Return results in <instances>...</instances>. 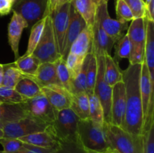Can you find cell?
Wrapping results in <instances>:
<instances>
[{"label": "cell", "mask_w": 154, "mask_h": 153, "mask_svg": "<svg viewBox=\"0 0 154 153\" xmlns=\"http://www.w3.org/2000/svg\"><path fill=\"white\" fill-rule=\"evenodd\" d=\"M141 70V64H129L123 71V81L126 89V114L122 128L138 135H142L144 124L140 93Z\"/></svg>", "instance_id": "obj_1"}, {"label": "cell", "mask_w": 154, "mask_h": 153, "mask_svg": "<svg viewBox=\"0 0 154 153\" xmlns=\"http://www.w3.org/2000/svg\"><path fill=\"white\" fill-rule=\"evenodd\" d=\"M103 128L111 148L120 153H143L142 135L134 134L109 123H104Z\"/></svg>", "instance_id": "obj_2"}, {"label": "cell", "mask_w": 154, "mask_h": 153, "mask_svg": "<svg viewBox=\"0 0 154 153\" xmlns=\"http://www.w3.org/2000/svg\"><path fill=\"white\" fill-rule=\"evenodd\" d=\"M78 136L87 152H107L111 148L103 126L96 124L90 118L79 120Z\"/></svg>", "instance_id": "obj_3"}, {"label": "cell", "mask_w": 154, "mask_h": 153, "mask_svg": "<svg viewBox=\"0 0 154 153\" xmlns=\"http://www.w3.org/2000/svg\"><path fill=\"white\" fill-rule=\"evenodd\" d=\"M80 118L70 109L58 111L57 118L50 124L51 130L58 140H79L78 124Z\"/></svg>", "instance_id": "obj_4"}, {"label": "cell", "mask_w": 154, "mask_h": 153, "mask_svg": "<svg viewBox=\"0 0 154 153\" xmlns=\"http://www.w3.org/2000/svg\"><path fill=\"white\" fill-rule=\"evenodd\" d=\"M97 61V75L94 87V94L99 98L104 112L105 123L111 124V106L112 87L105 80V53L94 54Z\"/></svg>", "instance_id": "obj_5"}, {"label": "cell", "mask_w": 154, "mask_h": 153, "mask_svg": "<svg viewBox=\"0 0 154 153\" xmlns=\"http://www.w3.org/2000/svg\"><path fill=\"white\" fill-rule=\"evenodd\" d=\"M32 54L38 58L41 63L54 62L62 57L57 50L50 15L46 16L42 38Z\"/></svg>", "instance_id": "obj_6"}, {"label": "cell", "mask_w": 154, "mask_h": 153, "mask_svg": "<svg viewBox=\"0 0 154 153\" xmlns=\"http://www.w3.org/2000/svg\"><path fill=\"white\" fill-rule=\"evenodd\" d=\"M19 104L27 115L48 124H53L57 118L58 110L49 103L42 94L32 98L26 99L25 101Z\"/></svg>", "instance_id": "obj_7"}, {"label": "cell", "mask_w": 154, "mask_h": 153, "mask_svg": "<svg viewBox=\"0 0 154 153\" xmlns=\"http://www.w3.org/2000/svg\"><path fill=\"white\" fill-rule=\"evenodd\" d=\"M50 124L27 115L24 118L5 124L2 129L4 137L19 139L20 137L45 130Z\"/></svg>", "instance_id": "obj_8"}, {"label": "cell", "mask_w": 154, "mask_h": 153, "mask_svg": "<svg viewBox=\"0 0 154 153\" xmlns=\"http://www.w3.org/2000/svg\"><path fill=\"white\" fill-rule=\"evenodd\" d=\"M48 0H16L12 10L20 15L31 28L38 21L43 19L46 13Z\"/></svg>", "instance_id": "obj_9"}, {"label": "cell", "mask_w": 154, "mask_h": 153, "mask_svg": "<svg viewBox=\"0 0 154 153\" xmlns=\"http://www.w3.org/2000/svg\"><path fill=\"white\" fill-rule=\"evenodd\" d=\"M71 2L63 3L58 8L50 14L57 50L62 56L65 38L67 32L70 14Z\"/></svg>", "instance_id": "obj_10"}, {"label": "cell", "mask_w": 154, "mask_h": 153, "mask_svg": "<svg viewBox=\"0 0 154 153\" xmlns=\"http://www.w3.org/2000/svg\"><path fill=\"white\" fill-rule=\"evenodd\" d=\"M95 17L99 20L102 28L113 39L114 42L120 40L127 31V22H122L119 20L112 19L108 10V3H103L96 7Z\"/></svg>", "instance_id": "obj_11"}, {"label": "cell", "mask_w": 154, "mask_h": 153, "mask_svg": "<svg viewBox=\"0 0 154 153\" xmlns=\"http://www.w3.org/2000/svg\"><path fill=\"white\" fill-rule=\"evenodd\" d=\"M126 114V89L123 81L112 87L111 106V124L121 127Z\"/></svg>", "instance_id": "obj_12"}, {"label": "cell", "mask_w": 154, "mask_h": 153, "mask_svg": "<svg viewBox=\"0 0 154 153\" xmlns=\"http://www.w3.org/2000/svg\"><path fill=\"white\" fill-rule=\"evenodd\" d=\"M87 27L85 21L82 16L76 11L73 6L71 4L70 14H69V22L65 38L63 50L62 52V58L66 60L68 54L70 52L71 46L78 34Z\"/></svg>", "instance_id": "obj_13"}, {"label": "cell", "mask_w": 154, "mask_h": 153, "mask_svg": "<svg viewBox=\"0 0 154 153\" xmlns=\"http://www.w3.org/2000/svg\"><path fill=\"white\" fill-rule=\"evenodd\" d=\"M28 28L26 21L16 12L13 11L11 21L8 25V39L11 49L14 54L15 58H19V45L23 32Z\"/></svg>", "instance_id": "obj_14"}, {"label": "cell", "mask_w": 154, "mask_h": 153, "mask_svg": "<svg viewBox=\"0 0 154 153\" xmlns=\"http://www.w3.org/2000/svg\"><path fill=\"white\" fill-rule=\"evenodd\" d=\"M42 94L57 110L67 109L70 106L71 93L60 86H48L41 88Z\"/></svg>", "instance_id": "obj_15"}, {"label": "cell", "mask_w": 154, "mask_h": 153, "mask_svg": "<svg viewBox=\"0 0 154 153\" xmlns=\"http://www.w3.org/2000/svg\"><path fill=\"white\" fill-rule=\"evenodd\" d=\"M93 32V47L92 52L94 54H111L115 42L102 28L100 22L95 17L92 28Z\"/></svg>", "instance_id": "obj_16"}, {"label": "cell", "mask_w": 154, "mask_h": 153, "mask_svg": "<svg viewBox=\"0 0 154 153\" xmlns=\"http://www.w3.org/2000/svg\"><path fill=\"white\" fill-rule=\"evenodd\" d=\"M154 82L150 80V75L149 69L145 62L141 64V76H140V93H141L142 110L144 120L147 116L150 106V100L154 98L153 94Z\"/></svg>", "instance_id": "obj_17"}, {"label": "cell", "mask_w": 154, "mask_h": 153, "mask_svg": "<svg viewBox=\"0 0 154 153\" xmlns=\"http://www.w3.org/2000/svg\"><path fill=\"white\" fill-rule=\"evenodd\" d=\"M24 143L30 144L38 147L50 148H57L59 140L51 130L50 125L43 131L31 134L19 138Z\"/></svg>", "instance_id": "obj_18"}, {"label": "cell", "mask_w": 154, "mask_h": 153, "mask_svg": "<svg viewBox=\"0 0 154 153\" xmlns=\"http://www.w3.org/2000/svg\"><path fill=\"white\" fill-rule=\"evenodd\" d=\"M29 78L33 80L40 88L54 85L62 86L57 77L54 62L41 63L35 74Z\"/></svg>", "instance_id": "obj_19"}, {"label": "cell", "mask_w": 154, "mask_h": 153, "mask_svg": "<svg viewBox=\"0 0 154 153\" xmlns=\"http://www.w3.org/2000/svg\"><path fill=\"white\" fill-rule=\"evenodd\" d=\"M93 47V32L92 28L86 27L78 34L77 38L72 44L70 52L82 58L92 52Z\"/></svg>", "instance_id": "obj_20"}, {"label": "cell", "mask_w": 154, "mask_h": 153, "mask_svg": "<svg viewBox=\"0 0 154 153\" xmlns=\"http://www.w3.org/2000/svg\"><path fill=\"white\" fill-rule=\"evenodd\" d=\"M145 18V17H144ZM145 59L150 75V80L154 82V21L145 18Z\"/></svg>", "instance_id": "obj_21"}, {"label": "cell", "mask_w": 154, "mask_h": 153, "mask_svg": "<svg viewBox=\"0 0 154 153\" xmlns=\"http://www.w3.org/2000/svg\"><path fill=\"white\" fill-rule=\"evenodd\" d=\"M105 80L111 87L123 81V71L111 54L105 53Z\"/></svg>", "instance_id": "obj_22"}, {"label": "cell", "mask_w": 154, "mask_h": 153, "mask_svg": "<svg viewBox=\"0 0 154 153\" xmlns=\"http://www.w3.org/2000/svg\"><path fill=\"white\" fill-rule=\"evenodd\" d=\"M26 116L20 104L2 103L0 104V128L8 123L19 120Z\"/></svg>", "instance_id": "obj_23"}, {"label": "cell", "mask_w": 154, "mask_h": 153, "mask_svg": "<svg viewBox=\"0 0 154 153\" xmlns=\"http://www.w3.org/2000/svg\"><path fill=\"white\" fill-rule=\"evenodd\" d=\"M126 34L132 45L145 46L146 27L145 18H136L131 21Z\"/></svg>", "instance_id": "obj_24"}, {"label": "cell", "mask_w": 154, "mask_h": 153, "mask_svg": "<svg viewBox=\"0 0 154 153\" xmlns=\"http://www.w3.org/2000/svg\"><path fill=\"white\" fill-rule=\"evenodd\" d=\"M69 108L80 119L90 118V102L87 93L71 94Z\"/></svg>", "instance_id": "obj_25"}, {"label": "cell", "mask_w": 154, "mask_h": 153, "mask_svg": "<svg viewBox=\"0 0 154 153\" xmlns=\"http://www.w3.org/2000/svg\"><path fill=\"white\" fill-rule=\"evenodd\" d=\"M71 4L82 16L88 28H93L96 8L92 0H72Z\"/></svg>", "instance_id": "obj_26"}, {"label": "cell", "mask_w": 154, "mask_h": 153, "mask_svg": "<svg viewBox=\"0 0 154 153\" xmlns=\"http://www.w3.org/2000/svg\"><path fill=\"white\" fill-rule=\"evenodd\" d=\"M4 72H3V79L2 86L9 88H13L16 86L17 84L23 78H28V76L20 70L15 66L14 63L11 64H3Z\"/></svg>", "instance_id": "obj_27"}, {"label": "cell", "mask_w": 154, "mask_h": 153, "mask_svg": "<svg viewBox=\"0 0 154 153\" xmlns=\"http://www.w3.org/2000/svg\"><path fill=\"white\" fill-rule=\"evenodd\" d=\"M14 63L20 70L29 77L35 74L41 64V62L33 54L31 55L24 54L23 56L17 58Z\"/></svg>", "instance_id": "obj_28"}, {"label": "cell", "mask_w": 154, "mask_h": 153, "mask_svg": "<svg viewBox=\"0 0 154 153\" xmlns=\"http://www.w3.org/2000/svg\"><path fill=\"white\" fill-rule=\"evenodd\" d=\"M15 90L25 98H32L42 94L41 88L31 78H23L14 87Z\"/></svg>", "instance_id": "obj_29"}, {"label": "cell", "mask_w": 154, "mask_h": 153, "mask_svg": "<svg viewBox=\"0 0 154 153\" xmlns=\"http://www.w3.org/2000/svg\"><path fill=\"white\" fill-rule=\"evenodd\" d=\"M89 58H90V53L84 58L81 71L75 78L72 80L71 94L87 93V70Z\"/></svg>", "instance_id": "obj_30"}, {"label": "cell", "mask_w": 154, "mask_h": 153, "mask_svg": "<svg viewBox=\"0 0 154 153\" xmlns=\"http://www.w3.org/2000/svg\"><path fill=\"white\" fill-rule=\"evenodd\" d=\"M45 20H46V17H44L43 19L38 21L30 28L31 32H30L29 38L28 45H27L26 52L25 53L26 55H31V54L33 53L35 50L38 44L40 41L42 33H43Z\"/></svg>", "instance_id": "obj_31"}, {"label": "cell", "mask_w": 154, "mask_h": 153, "mask_svg": "<svg viewBox=\"0 0 154 153\" xmlns=\"http://www.w3.org/2000/svg\"><path fill=\"white\" fill-rule=\"evenodd\" d=\"M55 67L56 72H57V77L60 84L64 88H66L68 92L71 93V88H72V77L70 76L69 70L66 64V60L62 57L59 58L56 62Z\"/></svg>", "instance_id": "obj_32"}, {"label": "cell", "mask_w": 154, "mask_h": 153, "mask_svg": "<svg viewBox=\"0 0 154 153\" xmlns=\"http://www.w3.org/2000/svg\"><path fill=\"white\" fill-rule=\"evenodd\" d=\"M90 102V118L95 123L104 125V112L102 104L96 94H87Z\"/></svg>", "instance_id": "obj_33"}, {"label": "cell", "mask_w": 154, "mask_h": 153, "mask_svg": "<svg viewBox=\"0 0 154 153\" xmlns=\"http://www.w3.org/2000/svg\"><path fill=\"white\" fill-rule=\"evenodd\" d=\"M97 75V61L93 52L90 53L88 66L87 70V93L93 94Z\"/></svg>", "instance_id": "obj_34"}, {"label": "cell", "mask_w": 154, "mask_h": 153, "mask_svg": "<svg viewBox=\"0 0 154 153\" xmlns=\"http://www.w3.org/2000/svg\"><path fill=\"white\" fill-rule=\"evenodd\" d=\"M114 46L115 48V56L113 58L117 62L118 59H123V58L129 59L132 50V43L126 33L120 40L116 42Z\"/></svg>", "instance_id": "obj_35"}, {"label": "cell", "mask_w": 154, "mask_h": 153, "mask_svg": "<svg viewBox=\"0 0 154 153\" xmlns=\"http://www.w3.org/2000/svg\"><path fill=\"white\" fill-rule=\"evenodd\" d=\"M25 98L20 94L15 88L9 87L0 86V101L2 103L10 104H19L25 101Z\"/></svg>", "instance_id": "obj_36"}, {"label": "cell", "mask_w": 154, "mask_h": 153, "mask_svg": "<svg viewBox=\"0 0 154 153\" xmlns=\"http://www.w3.org/2000/svg\"><path fill=\"white\" fill-rule=\"evenodd\" d=\"M56 153H87L79 140H59Z\"/></svg>", "instance_id": "obj_37"}, {"label": "cell", "mask_w": 154, "mask_h": 153, "mask_svg": "<svg viewBox=\"0 0 154 153\" xmlns=\"http://www.w3.org/2000/svg\"><path fill=\"white\" fill-rule=\"evenodd\" d=\"M84 58L78 56L72 52H69L66 58V64L69 70L72 80L75 78L81 71Z\"/></svg>", "instance_id": "obj_38"}, {"label": "cell", "mask_w": 154, "mask_h": 153, "mask_svg": "<svg viewBox=\"0 0 154 153\" xmlns=\"http://www.w3.org/2000/svg\"><path fill=\"white\" fill-rule=\"evenodd\" d=\"M116 14L117 19L122 22H129L134 20L133 14L124 0H116Z\"/></svg>", "instance_id": "obj_39"}, {"label": "cell", "mask_w": 154, "mask_h": 153, "mask_svg": "<svg viewBox=\"0 0 154 153\" xmlns=\"http://www.w3.org/2000/svg\"><path fill=\"white\" fill-rule=\"evenodd\" d=\"M0 144L5 153H17L23 147L24 142L19 139L10 137H3L0 139Z\"/></svg>", "instance_id": "obj_40"}, {"label": "cell", "mask_w": 154, "mask_h": 153, "mask_svg": "<svg viewBox=\"0 0 154 153\" xmlns=\"http://www.w3.org/2000/svg\"><path fill=\"white\" fill-rule=\"evenodd\" d=\"M129 5L134 19L144 18L147 14V6L144 0H124Z\"/></svg>", "instance_id": "obj_41"}, {"label": "cell", "mask_w": 154, "mask_h": 153, "mask_svg": "<svg viewBox=\"0 0 154 153\" xmlns=\"http://www.w3.org/2000/svg\"><path fill=\"white\" fill-rule=\"evenodd\" d=\"M145 59V46H136L132 45L130 56L129 61V64H142Z\"/></svg>", "instance_id": "obj_42"}, {"label": "cell", "mask_w": 154, "mask_h": 153, "mask_svg": "<svg viewBox=\"0 0 154 153\" xmlns=\"http://www.w3.org/2000/svg\"><path fill=\"white\" fill-rule=\"evenodd\" d=\"M143 153H154V124L143 134Z\"/></svg>", "instance_id": "obj_43"}, {"label": "cell", "mask_w": 154, "mask_h": 153, "mask_svg": "<svg viewBox=\"0 0 154 153\" xmlns=\"http://www.w3.org/2000/svg\"><path fill=\"white\" fill-rule=\"evenodd\" d=\"M57 148H43V147L35 146L30 144L24 143L23 147L17 153H56ZM0 153H5L0 151Z\"/></svg>", "instance_id": "obj_44"}, {"label": "cell", "mask_w": 154, "mask_h": 153, "mask_svg": "<svg viewBox=\"0 0 154 153\" xmlns=\"http://www.w3.org/2000/svg\"><path fill=\"white\" fill-rule=\"evenodd\" d=\"M63 3V0H48V4H47L46 13L45 16H49L50 14L55 11L60 5H61Z\"/></svg>", "instance_id": "obj_45"}, {"label": "cell", "mask_w": 154, "mask_h": 153, "mask_svg": "<svg viewBox=\"0 0 154 153\" xmlns=\"http://www.w3.org/2000/svg\"><path fill=\"white\" fill-rule=\"evenodd\" d=\"M13 4L7 0H0V16L8 15L12 10Z\"/></svg>", "instance_id": "obj_46"}, {"label": "cell", "mask_w": 154, "mask_h": 153, "mask_svg": "<svg viewBox=\"0 0 154 153\" xmlns=\"http://www.w3.org/2000/svg\"><path fill=\"white\" fill-rule=\"evenodd\" d=\"M108 1H109V0H92V2H93V4H95L96 8L97 7V6L100 5V4H103V3H108Z\"/></svg>", "instance_id": "obj_47"}, {"label": "cell", "mask_w": 154, "mask_h": 153, "mask_svg": "<svg viewBox=\"0 0 154 153\" xmlns=\"http://www.w3.org/2000/svg\"><path fill=\"white\" fill-rule=\"evenodd\" d=\"M3 72H4V67H3L2 64H0V86H1L2 83Z\"/></svg>", "instance_id": "obj_48"}, {"label": "cell", "mask_w": 154, "mask_h": 153, "mask_svg": "<svg viewBox=\"0 0 154 153\" xmlns=\"http://www.w3.org/2000/svg\"><path fill=\"white\" fill-rule=\"evenodd\" d=\"M107 152H108V153H120L119 152H117V150L112 148H109Z\"/></svg>", "instance_id": "obj_49"}, {"label": "cell", "mask_w": 154, "mask_h": 153, "mask_svg": "<svg viewBox=\"0 0 154 153\" xmlns=\"http://www.w3.org/2000/svg\"><path fill=\"white\" fill-rule=\"evenodd\" d=\"M5 136L4 135V132H3L2 129L0 128V139H2V138H3Z\"/></svg>", "instance_id": "obj_50"}, {"label": "cell", "mask_w": 154, "mask_h": 153, "mask_svg": "<svg viewBox=\"0 0 154 153\" xmlns=\"http://www.w3.org/2000/svg\"><path fill=\"white\" fill-rule=\"evenodd\" d=\"M87 153H108V152H87Z\"/></svg>", "instance_id": "obj_51"}, {"label": "cell", "mask_w": 154, "mask_h": 153, "mask_svg": "<svg viewBox=\"0 0 154 153\" xmlns=\"http://www.w3.org/2000/svg\"><path fill=\"white\" fill-rule=\"evenodd\" d=\"M7 1H8L9 2H10V3H11L12 4H14V2H16V0H7Z\"/></svg>", "instance_id": "obj_52"}, {"label": "cell", "mask_w": 154, "mask_h": 153, "mask_svg": "<svg viewBox=\"0 0 154 153\" xmlns=\"http://www.w3.org/2000/svg\"><path fill=\"white\" fill-rule=\"evenodd\" d=\"M150 1H151V0H144V2H145V4H146V6H147V4H149V2H150Z\"/></svg>", "instance_id": "obj_53"}, {"label": "cell", "mask_w": 154, "mask_h": 153, "mask_svg": "<svg viewBox=\"0 0 154 153\" xmlns=\"http://www.w3.org/2000/svg\"><path fill=\"white\" fill-rule=\"evenodd\" d=\"M72 0H63V3L65 2H71Z\"/></svg>", "instance_id": "obj_54"}, {"label": "cell", "mask_w": 154, "mask_h": 153, "mask_svg": "<svg viewBox=\"0 0 154 153\" xmlns=\"http://www.w3.org/2000/svg\"><path fill=\"white\" fill-rule=\"evenodd\" d=\"M2 104V101H0V104Z\"/></svg>", "instance_id": "obj_55"}, {"label": "cell", "mask_w": 154, "mask_h": 153, "mask_svg": "<svg viewBox=\"0 0 154 153\" xmlns=\"http://www.w3.org/2000/svg\"></svg>", "instance_id": "obj_56"}]
</instances>
